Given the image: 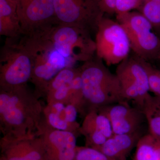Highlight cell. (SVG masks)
I'll use <instances>...</instances> for the list:
<instances>
[{
    "instance_id": "cell-13",
    "label": "cell",
    "mask_w": 160,
    "mask_h": 160,
    "mask_svg": "<svg viewBox=\"0 0 160 160\" xmlns=\"http://www.w3.org/2000/svg\"><path fill=\"white\" fill-rule=\"evenodd\" d=\"M18 3L0 0V34L6 38L18 37L23 34L17 11Z\"/></svg>"
},
{
    "instance_id": "cell-21",
    "label": "cell",
    "mask_w": 160,
    "mask_h": 160,
    "mask_svg": "<svg viewBox=\"0 0 160 160\" xmlns=\"http://www.w3.org/2000/svg\"><path fill=\"white\" fill-rule=\"evenodd\" d=\"M143 3V0H116L115 8L116 15L126 13L134 9L138 10Z\"/></svg>"
},
{
    "instance_id": "cell-26",
    "label": "cell",
    "mask_w": 160,
    "mask_h": 160,
    "mask_svg": "<svg viewBox=\"0 0 160 160\" xmlns=\"http://www.w3.org/2000/svg\"><path fill=\"white\" fill-rule=\"evenodd\" d=\"M11 1H13V2H16L18 3V0H11Z\"/></svg>"
},
{
    "instance_id": "cell-11",
    "label": "cell",
    "mask_w": 160,
    "mask_h": 160,
    "mask_svg": "<svg viewBox=\"0 0 160 160\" xmlns=\"http://www.w3.org/2000/svg\"><path fill=\"white\" fill-rule=\"evenodd\" d=\"M98 111L109 119L113 134L133 133L139 131L146 121L142 110L138 107H132L127 101L104 106Z\"/></svg>"
},
{
    "instance_id": "cell-25",
    "label": "cell",
    "mask_w": 160,
    "mask_h": 160,
    "mask_svg": "<svg viewBox=\"0 0 160 160\" xmlns=\"http://www.w3.org/2000/svg\"><path fill=\"white\" fill-rule=\"evenodd\" d=\"M157 1V0H143V3L145 2H147V1Z\"/></svg>"
},
{
    "instance_id": "cell-24",
    "label": "cell",
    "mask_w": 160,
    "mask_h": 160,
    "mask_svg": "<svg viewBox=\"0 0 160 160\" xmlns=\"http://www.w3.org/2000/svg\"><path fill=\"white\" fill-rule=\"evenodd\" d=\"M154 149L156 160H160V139L155 138Z\"/></svg>"
},
{
    "instance_id": "cell-19",
    "label": "cell",
    "mask_w": 160,
    "mask_h": 160,
    "mask_svg": "<svg viewBox=\"0 0 160 160\" xmlns=\"http://www.w3.org/2000/svg\"><path fill=\"white\" fill-rule=\"evenodd\" d=\"M138 58L146 69L150 91L153 92L155 95L160 96V76L158 72V69L152 66L148 61Z\"/></svg>"
},
{
    "instance_id": "cell-3",
    "label": "cell",
    "mask_w": 160,
    "mask_h": 160,
    "mask_svg": "<svg viewBox=\"0 0 160 160\" xmlns=\"http://www.w3.org/2000/svg\"><path fill=\"white\" fill-rule=\"evenodd\" d=\"M86 115L93 110L126 102L119 80L96 54L79 67Z\"/></svg>"
},
{
    "instance_id": "cell-28",
    "label": "cell",
    "mask_w": 160,
    "mask_h": 160,
    "mask_svg": "<svg viewBox=\"0 0 160 160\" xmlns=\"http://www.w3.org/2000/svg\"><path fill=\"white\" fill-rule=\"evenodd\" d=\"M158 29V30H159V31H160L159 32H160V28H159V29Z\"/></svg>"
},
{
    "instance_id": "cell-2",
    "label": "cell",
    "mask_w": 160,
    "mask_h": 160,
    "mask_svg": "<svg viewBox=\"0 0 160 160\" xmlns=\"http://www.w3.org/2000/svg\"><path fill=\"white\" fill-rule=\"evenodd\" d=\"M38 98L26 86L0 88V128L3 138L18 139L37 135L44 109Z\"/></svg>"
},
{
    "instance_id": "cell-17",
    "label": "cell",
    "mask_w": 160,
    "mask_h": 160,
    "mask_svg": "<svg viewBox=\"0 0 160 160\" xmlns=\"http://www.w3.org/2000/svg\"><path fill=\"white\" fill-rule=\"evenodd\" d=\"M43 119L46 124L53 129L74 132H80V126L78 123L70 124L65 119L56 113L45 108L43 111Z\"/></svg>"
},
{
    "instance_id": "cell-18",
    "label": "cell",
    "mask_w": 160,
    "mask_h": 160,
    "mask_svg": "<svg viewBox=\"0 0 160 160\" xmlns=\"http://www.w3.org/2000/svg\"><path fill=\"white\" fill-rule=\"evenodd\" d=\"M144 15L154 28H160V0L149 1L143 3L138 10Z\"/></svg>"
},
{
    "instance_id": "cell-9",
    "label": "cell",
    "mask_w": 160,
    "mask_h": 160,
    "mask_svg": "<svg viewBox=\"0 0 160 160\" xmlns=\"http://www.w3.org/2000/svg\"><path fill=\"white\" fill-rule=\"evenodd\" d=\"M17 11L23 34H32L59 24L53 0H18Z\"/></svg>"
},
{
    "instance_id": "cell-16",
    "label": "cell",
    "mask_w": 160,
    "mask_h": 160,
    "mask_svg": "<svg viewBox=\"0 0 160 160\" xmlns=\"http://www.w3.org/2000/svg\"><path fill=\"white\" fill-rule=\"evenodd\" d=\"M155 138L150 133L143 135L138 142L133 160H156Z\"/></svg>"
},
{
    "instance_id": "cell-27",
    "label": "cell",
    "mask_w": 160,
    "mask_h": 160,
    "mask_svg": "<svg viewBox=\"0 0 160 160\" xmlns=\"http://www.w3.org/2000/svg\"><path fill=\"white\" fill-rule=\"evenodd\" d=\"M158 74H159V75L160 76V69H158Z\"/></svg>"
},
{
    "instance_id": "cell-15",
    "label": "cell",
    "mask_w": 160,
    "mask_h": 160,
    "mask_svg": "<svg viewBox=\"0 0 160 160\" xmlns=\"http://www.w3.org/2000/svg\"><path fill=\"white\" fill-rule=\"evenodd\" d=\"M142 110L148 123L149 133L160 139V96L150 95L145 101Z\"/></svg>"
},
{
    "instance_id": "cell-4",
    "label": "cell",
    "mask_w": 160,
    "mask_h": 160,
    "mask_svg": "<svg viewBox=\"0 0 160 160\" xmlns=\"http://www.w3.org/2000/svg\"><path fill=\"white\" fill-rule=\"evenodd\" d=\"M32 72V59L22 34L17 38H6L0 51V88L26 86Z\"/></svg>"
},
{
    "instance_id": "cell-12",
    "label": "cell",
    "mask_w": 160,
    "mask_h": 160,
    "mask_svg": "<svg viewBox=\"0 0 160 160\" xmlns=\"http://www.w3.org/2000/svg\"><path fill=\"white\" fill-rule=\"evenodd\" d=\"M144 135L142 130L126 134H113L102 146L94 148L111 160H127V157L136 147Z\"/></svg>"
},
{
    "instance_id": "cell-29",
    "label": "cell",
    "mask_w": 160,
    "mask_h": 160,
    "mask_svg": "<svg viewBox=\"0 0 160 160\" xmlns=\"http://www.w3.org/2000/svg\"></svg>"
},
{
    "instance_id": "cell-8",
    "label": "cell",
    "mask_w": 160,
    "mask_h": 160,
    "mask_svg": "<svg viewBox=\"0 0 160 160\" xmlns=\"http://www.w3.org/2000/svg\"><path fill=\"white\" fill-rule=\"evenodd\" d=\"M116 74L121 84L123 97L132 100L141 110L150 95L148 75L139 58L135 55L118 65Z\"/></svg>"
},
{
    "instance_id": "cell-6",
    "label": "cell",
    "mask_w": 160,
    "mask_h": 160,
    "mask_svg": "<svg viewBox=\"0 0 160 160\" xmlns=\"http://www.w3.org/2000/svg\"><path fill=\"white\" fill-rule=\"evenodd\" d=\"M97 56L108 66L118 65L131 50L126 30L117 21L103 17L96 33Z\"/></svg>"
},
{
    "instance_id": "cell-14",
    "label": "cell",
    "mask_w": 160,
    "mask_h": 160,
    "mask_svg": "<svg viewBox=\"0 0 160 160\" xmlns=\"http://www.w3.org/2000/svg\"><path fill=\"white\" fill-rule=\"evenodd\" d=\"M80 132L87 137L94 132H102L107 138L113 134L111 123L105 115L93 110L85 116Z\"/></svg>"
},
{
    "instance_id": "cell-7",
    "label": "cell",
    "mask_w": 160,
    "mask_h": 160,
    "mask_svg": "<svg viewBox=\"0 0 160 160\" xmlns=\"http://www.w3.org/2000/svg\"><path fill=\"white\" fill-rule=\"evenodd\" d=\"M55 12L60 25L96 33L104 16L98 0H53Z\"/></svg>"
},
{
    "instance_id": "cell-1",
    "label": "cell",
    "mask_w": 160,
    "mask_h": 160,
    "mask_svg": "<svg viewBox=\"0 0 160 160\" xmlns=\"http://www.w3.org/2000/svg\"><path fill=\"white\" fill-rule=\"evenodd\" d=\"M91 35L84 29L60 24L22 35L32 59L30 81L38 96H45L49 83L60 72L94 57L96 45Z\"/></svg>"
},
{
    "instance_id": "cell-10",
    "label": "cell",
    "mask_w": 160,
    "mask_h": 160,
    "mask_svg": "<svg viewBox=\"0 0 160 160\" xmlns=\"http://www.w3.org/2000/svg\"><path fill=\"white\" fill-rule=\"evenodd\" d=\"M37 135L42 141L45 160H75L78 147L74 132L53 129L43 117Z\"/></svg>"
},
{
    "instance_id": "cell-22",
    "label": "cell",
    "mask_w": 160,
    "mask_h": 160,
    "mask_svg": "<svg viewBox=\"0 0 160 160\" xmlns=\"http://www.w3.org/2000/svg\"><path fill=\"white\" fill-rule=\"evenodd\" d=\"M78 112L77 107L72 104H66L65 107L64 118L66 122L70 124H76Z\"/></svg>"
},
{
    "instance_id": "cell-20",
    "label": "cell",
    "mask_w": 160,
    "mask_h": 160,
    "mask_svg": "<svg viewBox=\"0 0 160 160\" xmlns=\"http://www.w3.org/2000/svg\"><path fill=\"white\" fill-rule=\"evenodd\" d=\"M75 160H111L98 149L90 147H78Z\"/></svg>"
},
{
    "instance_id": "cell-23",
    "label": "cell",
    "mask_w": 160,
    "mask_h": 160,
    "mask_svg": "<svg viewBox=\"0 0 160 160\" xmlns=\"http://www.w3.org/2000/svg\"><path fill=\"white\" fill-rule=\"evenodd\" d=\"M101 10L104 14L112 15L115 13L116 0H98Z\"/></svg>"
},
{
    "instance_id": "cell-5",
    "label": "cell",
    "mask_w": 160,
    "mask_h": 160,
    "mask_svg": "<svg viewBox=\"0 0 160 160\" xmlns=\"http://www.w3.org/2000/svg\"><path fill=\"white\" fill-rule=\"evenodd\" d=\"M116 19L126 30L136 56L148 62L160 59V38L144 15L132 11L116 15Z\"/></svg>"
}]
</instances>
